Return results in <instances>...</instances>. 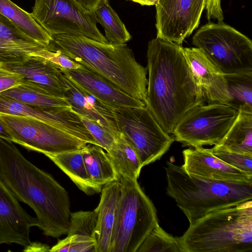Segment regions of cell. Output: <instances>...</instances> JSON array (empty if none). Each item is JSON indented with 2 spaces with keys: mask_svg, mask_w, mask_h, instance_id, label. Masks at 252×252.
<instances>
[{
  "mask_svg": "<svg viewBox=\"0 0 252 252\" xmlns=\"http://www.w3.org/2000/svg\"><path fill=\"white\" fill-rule=\"evenodd\" d=\"M31 56L42 57L63 69H77L81 65L75 63L66 55L57 50H48L46 48L32 53Z\"/></svg>",
  "mask_w": 252,
  "mask_h": 252,
  "instance_id": "35",
  "label": "cell"
},
{
  "mask_svg": "<svg viewBox=\"0 0 252 252\" xmlns=\"http://www.w3.org/2000/svg\"><path fill=\"white\" fill-rule=\"evenodd\" d=\"M0 95L42 107L70 106L65 98L58 96L25 79L21 84L0 93Z\"/></svg>",
  "mask_w": 252,
  "mask_h": 252,
  "instance_id": "26",
  "label": "cell"
},
{
  "mask_svg": "<svg viewBox=\"0 0 252 252\" xmlns=\"http://www.w3.org/2000/svg\"><path fill=\"white\" fill-rule=\"evenodd\" d=\"M183 252L178 237L164 231L158 222L142 242L136 252Z\"/></svg>",
  "mask_w": 252,
  "mask_h": 252,
  "instance_id": "30",
  "label": "cell"
},
{
  "mask_svg": "<svg viewBox=\"0 0 252 252\" xmlns=\"http://www.w3.org/2000/svg\"><path fill=\"white\" fill-rule=\"evenodd\" d=\"M0 113L37 119L53 126L86 142H97L71 107H42L0 95Z\"/></svg>",
  "mask_w": 252,
  "mask_h": 252,
  "instance_id": "12",
  "label": "cell"
},
{
  "mask_svg": "<svg viewBox=\"0 0 252 252\" xmlns=\"http://www.w3.org/2000/svg\"><path fill=\"white\" fill-rule=\"evenodd\" d=\"M83 149L45 156L66 174L81 190L91 195L100 192L101 189L95 186L89 177L84 160Z\"/></svg>",
  "mask_w": 252,
  "mask_h": 252,
  "instance_id": "22",
  "label": "cell"
},
{
  "mask_svg": "<svg viewBox=\"0 0 252 252\" xmlns=\"http://www.w3.org/2000/svg\"><path fill=\"white\" fill-rule=\"evenodd\" d=\"M121 188L119 180L109 183L102 188L100 201L94 210L96 216L95 252H110Z\"/></svg>",
  "mask_w": 252,
  "mask_h": 252,
  "instance_id": "20",
  "label": "cell"
},
{
  "mask_svg": "<svg viewBox=\"0 0 252 252\" xmlns=\"http://www.w3.org/2000/svg\"><path fill=\"white\" fill-rule=\"evenodd\" d=\"M223 75L230 99L228 105L252 112V71Z\"/></svg>",
  "mask_w": 252,
  "mask_h": 252,
  "instance_id": "29",
  "label": "cell"
},
{
  "mask_svg": "<svg viewBox=\"0 0 252 252\" xmlns=\"http://www.w3.org/2000/svg\"><path fill=\"white\" fill-rule=\"evenodd\" d=\"M214 147L252 156V112L239 110L221 141Z\"/></svg>",
  "mask_w": 252,
  "mask_h": 252,
  "instance_id": "23",
  "label": "cell"
},
{
  "mask_svg": "<svg viewBox=\"0 0 252 252\" xmlns=\"http://www.w3.org/2000/svg\"><path fill=\"white\" fill-rule=\"evenodd\" d=\"M212 154L228 165L252 176V156L217 148L209 149Z\"/></svg>",
  "mask_w": 252,
  "mask_h": 252,
  "instance_id": "33",
  "label": "cell"
},
{
  "mask_svg": "<svg viewBox=\"0 0 252 252\" xmlns=\"http://www.w3.org/2000/svg\"><path fill=\"white\" fill-rule=\"evenodd\" d=\"M52 36L47 49L60 51L145 103L147 70L137 62L127 44L104 43L72 34Z\"/></svg>",
  "mask_w": 252,
  "mask_h": 252,
  "instance_id": "3",
  "label": "cell"
},
{
  "mask_svg": "<svg viewBox=\"0 0 252 252\" xmlns=\"http://www.w3.org/2000/svg\"><path fill=\"white\" fill-rule=\"evenodd\" d=\"M94 144H88L83 149L87 171L93 183L102 189L106 184L118 180L117 174L106 152Z\"/></svg>",
  "mask_w": 252,
  "mask_h": 252,
  "instance_id": "25",
  "label": "cell"
},
{
  "mask_svg": "<svg viewBox=\"0 0 252 252\" xmlns=\"http://www.w3.org/2000/svg\"><path fill=\"white\" fill-rule=\"evenodd\" d=\"M207 0H193L195 21L196 25L198 27L200 23L202 13L205 8Z\"/></svg>",
  "mask_w": 252,
  "mask_h": 252,
  "instance_id": "38",
  "label": "cell"
},
{
  "mask_svg": "<svg viewBox=\"0 0 252 252\" xmlns=\"http://www.w3.org/2000/svg\"><path fill=\"white\" fill-rule=\"evenodd\" d=\"M61 71L87 93L113 108H139L145 103L137 99L99 74L81 65L77 69H63Z\"/></svg>",
  "mask_w": 252,
  "mask_h": 252,
  "instance_id": "15",
  "label": "cell"
},
{
  "mask_svg": "<svg viewBox=\"0 0 252 252\" xmlns=\"http://www.w3.org/2000/svg\"><path fill=\"white\" fill-rule=\"evenodd\" d=\"M24 77L0 64V93L21 84Z\"/></svg>",
  "mask_w": 252,
  "mask_h": 252,
  "instance_id": "36",
  "label": "cell"
},
{
  "mask_svg": "<svg viewBox=\"0 0 252 252\" xmlns=\"http://www.w3.org/2000/svg\"><path fill=\"white\" fill-rule=\"evenodd\" d=\"M0 138L7 141H13V138L5 125L0 119Z\"/></svg>",
  "mask_w": 252,
  "mask_h": 252,
  "instance_id": "41",
  "label": "cell"
},
{
  "mask_svg": "<svg viewBox=\"0 0 252 252\" xmlns=\"http://www.w3.org/2000/svg\"><path fill=\"white\" fill-rule=\"evenodd\" d=\"M106 153L118 180L121 177L137 180L143 166L135 150L122 133L119 132L116 136L114 144Z\"/></svg>",
  "mask_w": 252,
  "mask_h": 252,
  "instance_id": "24",
  "label": "cell"
},
{
  "mask_svg": "<svg viewBox=\"0 0 252 252\" xmlns=\"http://www.w3.org/2000/svg\"><path fill=\"white\" fill-rule=\"evenodd\" d=\"M46 48L0 13V64L23 63L32 53Z\"/></svg>",
  "mask_w": 252,
  "mask_h": 252,
  "instance_id": "19",
  "label": "cell"
},
{
  "mask_svg": "<svg viewBox=\"0 0 252 252\" xmlns=\"http://www.w3.org/2000/svg\"><path fill=\"white\" fill-rule=\"evenodd\" d=\"M187 62L200 87L205 103L228 104L230 97L223 74L197 47L183 48Z\"/></svg>",
  "mask_w": 252,
  "mask_h": 252,
  "instance_id": "17",
  "label": "cell"
},
{
  "mask_svg": "<svg viewBox=\"0 0 252 252\" xmlns=\"http://www.w3.org/2000/svg\"><path fill=\"white\" fill-rule=\"evenodd\" d=\"M0 119L12 136V142L45 155L82 149L88 144L37 119L1 113Z\"/></svg>",
  "mask_w": 252,
  "mask_h": 252,
  "instance_id": "11",
  "label": "cell"
},
{
  "mask_svg": "<svg viewBox=\"0 0 252 252\" xmlns=\"http://www.w3.org/2000/svg\"><path fill=\"white\" fill-rule=\"evenodd\" d=\"M138 3L141 5H156L158 0H128Z\"/></svg>",
  "mask_w": 252,
  "mask_h": 252,
  "instance_id": "42",
  "label": "cell"
},
{
  "mask_svg": "<svg viewBox=\"0 0 252 252\" xmlns=\"http://www.w3.org/2000/svg\"><path fill=\"white\" fill-rule=\"evenodd\" d=\"M80 117L82 123L99 146L106 152L108 151L114 144L116 137L95 121L80 115Z\"/></svg>",
  "mask_w": 252,
  "mask_h": 252,
  "instance_id": "34",
  "label": "cell"
},
{
  "mask_svg": "<svg viewBox=\"0 0 252 252\" xmlns=\"http://www.w3.org/2000/svg\"><path fill=\"white\" fill-rule=\"evenodd\" d=\"M36 217L28 214L0 178V245L16 244L26 248L32 242L30 229L38 226Z\"/></svg>",
  "mask_w": 252,
  "mask_h": 252,
  "instance_id": "14",
  "label": "cell"
},
{
  "mask_svg": "<svg viewBox=\"0 0 252 252\" xmlns=\"http://www.w3.org/2000/svg\"><path fill=\"white\" fill-rule=\"evenodd\" d=\"M32 16L51 36L72 34L107 43L92 12L74 0H35Z\"/></svg>",
  "mask_w": 252,
  "mask_h": 252,
  "instance_id": "10",
  "label": "cell"
},
{
  "mask_svg": "<svg viewBox=\"0 0 252 252\" xmlns=\"http://www.w3.org/2000/svg\"><path fill=\"white\" fill-rule=\"evenodd\" d=\"M60 78L67 89L64 97L72 109L95 121L116 137L119 132L112 108L86 92L61 71Z\"/></svg>",
  "mask_w": 252,
  "mask_h": 252,
  "instance_id": "18",
  "label": "cell"
},
{
  "mask_svg": "<svg viewBox=\"0 0 252 252\" xmlns=\"http://www.w3.org/2000/svg\"><path fill=\"white\" fill-rule=\"evenodd\" d=\"M2 65L21 74L25 80L58 96L65 98L67 89L60 78V69L50 61L40 57L31 56L23 63Z\"/></svg>",
  "mask_w": 252,
  "mask_h": 252,
  "instance_id": "21",
  "label": "cell"
},
{
  "mask_svg": "<svg viewBox=\"0 0 252 252\" xmlns=\"http://www.w3.org/2000/svg\"><path fill=\"white\" fill-rule=\"evenodd\" d=\"M156 9L158 38L181 45L198 27L193 0H158Z\"/></svg>",
  "mask_w": 252,
  "mask_h": 252,
  "instance_id": "13",
  "label": "cell"
},
{
  "mask_svg": "<svg viewBox=\"0 0 252 252\" xmlns=\"http://www.w3.org/2000/svg\"><path fill=\"white\" fill-rule=\"evenodd\" d=\"M178 238L183 252H252V200L207 214Z\"/></svg>",
  "mask_w": 252,
  "mask_h": 252,
  "instance_id": "5",
  "label": "cell"
},
{
  "mask_svg": "<svg viewBox=\"0 0 252 252\" xmlns=\"http://www.w3.org/2000/svg\"><path fill=\"white\" fill-rule=\"evenodd\" d=\"M0 13L17 26L25 33L47 47L52 36L29 13L10 0H0Z\"/></svg>",
  "mask_w": 252,
  "mask_h": 252,
  "instance_id": "27",
  "label": "cell"
},
{
  "mask_svg": "<svg viewBox=\"0 0 252 252\" xmlns=\"http://www.w3.org/2000/svg\"><path fill=\"white\" fill-rule=\"evenodd\" d=\"M96 216L94 211H80L71 213L70 223L67 235L78 234L95 240Z\"/></svg>",
  "mask_w": 252,
  "mask_h": 252,
  "instance_id": "31",
  "label": "cell"
},
{
  "mask_svg": "<svg viewBox=\"0 0 252 252\" xmlns=\"http://www.w3.org/2000/svg\"><path fill=\"white\" fill-rule=\"evenodd\" d=\"M112 110L119 132L133 147L143 167L159 159L174 141L146 106Z\"/></svg>",
  "mask_w": 252,
  "mask_h": 252,
  "instance_id": "8",
  "label": "cell"
},
{
  "mask_svg": "<svg viewBox=\"0 0 252 252\" xmlns=\"http://www.w3.org/2000/svg\"><path fill=\"white\" fill-rule=\"evenodd\" d=\"M82 8L92 12L99 0H74Z\"/></svg>",
  "mask_w": 252,
  "mask_h": 252,
  "instance_id": "39",
  "label": "cell"
},
{
  "mask_svg": "<svg viewBox=\"0 0 252 252\" xmlns=\"http://www.w3.org/2000/svg\"><path fill=\"white\" fill-rule=\"evenodd\" d=\"M192 43L223 74L252 71V40L223 22L202 26Z\"/></svg>",
  "mask_w": 252,
  "mask_h": 252,
  "instance_id": "7",
  "label": "cell"
},
{
  "mask_svg": "<svg viewBox=\"0 0 252 252\" xmlns=\"http://www.w3.org/2000/svg\"><path fill=\"white\" fill-rule=\"evenodd\" d=\"M119 199L110 252H136L158 222L155 207L137 179L121 177Z\"/></svg>",
  "mask_w": 252,
  "mask_h": 252,
  "instance_id": "6",
  "label": "cell"
},
{
  "mask_svg": "<svg viewBox=\"0 0 252 252\" xmlns=\"http://www.w3.org/2000/svg\"><path fill=\"white\" fill-rule=\"evenodd\" d=\"M165 169L166 193L175 200L190 224L213 211L252 200V182L200 178L169 161Z\"/></svg>",
  "mask_w": 252,
  "mask_h": 252,
  "instance_id": "4",
  "label": "cell"
},
{
  "mask_svg": "<svg viewBox=\"0 0 252 252\" xmlns=\"http://www.w3.org/2000/svg\"><path fill=\"white\" fill-rule=\"evenodd\" d=\"M183 156L182 166L189 175L219 181L252 182V175L226 163L209 149H187L183 151Z\"/></svg>",
  "mask_w": 252,
  "mask_h": 252,
  "instance_id": "16",
  "label": "cell"
},
{
  "mask_svg": "<svg viewBox=\"0 0 252 252\" xmlns=\"http://www.w3.org/2000/svg\"><path fill=\"white\" fill-rule=\"evenodd\" d=\"M95 240L78 234L67 235L50 249L51 252H95Z\"/></svg>",
  "mask_w": 252,
  "mask_h": 252,
  "instance_id": "32",
  "label": "cell"
},
{
  "mask_svg": "<svg viewBox=\"0 0 252 252\" xmlns=\"http://www.w3.org/2000/svg\"><path fill=\"white\" fill-rule=\"evenodd\" d=\"M147 58L145 106L162 128L172 134L187 112L204 104L202 90L181 44L156 37L148 43Z\"/></svg>",
  "mask_w": 252,
  "mask_h": 252,
  "instance_id": "1",
  "label": "cell"
},
{
  "mask_svg": "<svg viewBox=\"0 0 252 252\" xmlns=\"http://www.w3.org/2000/svg\"><path fill=\"white\" fill-rule=\"evenodd\" d=\"M238 111L221 103L197 105L187 112L174 127V139L186 145H217L234 122Z\"/></svg>",
  "mask_w": 252,
  "mask_h": 252,
  "instance_id": "9",
  "label": "cell"
},
{
  "mask_svg": "<svg viewBox=\"0 0 252 252\" xmlns=\"http://www.w3.org/2000/svg\"><path fill=\"white\" fill-rule=\"evenodd\" d=\"M221 0H207L205 8L206 17L209 21L216 20L218 22H223V11L221 6Z\"/></svg>",
  "mask_w": 252,
  "mask_h": 252,
  "instance_id": "37",
  "label": "cell"
},
{
  "mask_svg": "<svg viewBox=\"0 0 252 252\" xmlns=\"http://www.w3.org/2000/svg\"><path fill=\"white\" fill-rule=\"evenodd\" d=\"M0 178L18 200L34 211L45 235L67 234L71 213L67 191L27 159L12 142L0 138Z\"/></svg>",
  "mask_w": 252,
  "mask_h": 252,
  "instance_id": "2",
  "label": "cell"
},
{
  "mask_svg": "<svg viewBox=\"0 0 252 252\" xmlns=\"http://www.w3.org/2000/svg\"><path fill=\"white\" fill-rule=\"evenodd\" d=\"M50 247L40 243H32L29 247L25 248V252H49Z\"/></svg>",
  "mask_w": 252,
  "mask_h": 252,
  "instance_id": "40",
  "label": "cell"
},
{
  "mask_svg": "<svg viewBox=\"0 0 252 252\" xmlns=\"http://www.w3.org/2000/svg\"><path fill=\"white\" fill-rule=\"evenodd\" d=\"M92 13L96 22L103 28L108 42L124 44L131 39L130 34L108 0H99Z\"/></svg>",
  "mask_w": 252,
  "mask_h": 252,
  "instance_id": "28",
  "label": "cell"
}]
</instances>
